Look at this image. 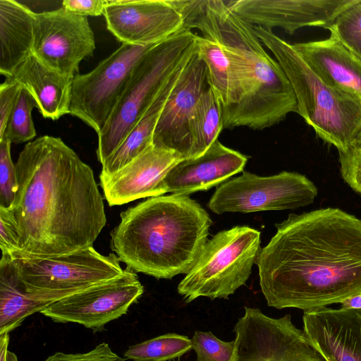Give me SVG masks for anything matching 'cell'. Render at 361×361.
<instances>
[{"label":"cell","instance_id":"1","mask_svg":"<svg viewBox=\"0 0 361 361\" xmlns=\"http://www.w3.org/2000/svg\"><path fill=\"white\" fill-rule=\"evenodd\" d=\"M275 226L256 261L268 306L307 311L361 293V219L327 207Z\"/></svg>","mask_w":361,"mask_h":361},{"label":"cell","instance_id":"2","mask_svg":"<svg viewBox=\"0 0 361 361\" xmlns=\"http://www.w3.org/2000/svg\"><path fill=\"white\" fill-rule=\"evenodd\" d=\"M11 210L21 238L16 257L60 256L92 246L106 224L92 169L60 137L27 143L16 164Z\"/></svg>","mask_w":361,"mask_h":361},{"label":"cell","instance_id":"3","mask_svg":"<svg viewBox=\"0 0 361 361\" xmlns=\"http://www.w3.org/2000/svg\"><path fill=\"white\" fill-rule=\"evenodd\" d=\"M183 27L199 30L223 48L231 71V101L222 115L223 130L245 126L264 130L298 113L291 85L265 50L254 26L225 0H173Z\"/></svg>","mask_w":361,"mask_h":361},{"label":"cell","instance_id":"4","mask_svg":"<svg viewBox=\"0 0 361 361\" xmlns=\"http://www.w3.org/2000/svg\"><path fill=\"white\" fill-rule=\"evenodd\" d=\"M111 248L135 273L170 279L186 274L209 240L212 221L188 195L149 197L120 214Z\"/></svg>","mask_w":361,"mask_h":361},{"label":"cell","instance_id":"5","mask_svg":"<svg viewBox=\"0 0 361 361\" xmlns=\"http://www.w3.org/2000/svg\"><path fill=\"white\" fill-rule=\"evenodd\" d=\"M254 26L274 55L295 94L298 113L338 154L361 152V98L320 78L293 47L272 30Z\"/></svg>","mask_w":361,"mask_h":361},{"label":"cell","instance_id":"6","mask_svg":"<svg viewBox=\"0 0 361 361\" xmlns=\"http://www.w3.org/2000/svg\"><path fill=\"white\" fill-rule=\"evenodd\" d=\"M197 36L183 27L152 46L138 60L112 115L98 134L97 156L102 165L128 136L169 77L195 53Z\"/></svg>","mask_w":361,"mask_h":361},{"label":"cell","instance_id":"7","mask_svg":"<svg viewBox=\"0 0 361 361\" xmlns=\"http://www.w3.org/2000/svg\"><path fill=\"white\" fill-rule=\"evenodd\" d=\"M260 232L247 226L221 231L204 245L178 286L189 303L200 297L228 299L249 279L261 250Z\"/></svg>","mask_w":361,"mask_h":361},{"label":"cell","instance_id":"8","mask_svg":"<svg viewBox=\"0 0 361 361\" xmlns=\"http://www.w3.org/2000/svg\"><path fill=\"white\" fill-rule=\"evenodd\" d=\"M25 290L59 300L124 272L114 253L92 247L60 256L12 259Z\"/></svg>","mask_w":361,"mask_h":361},{"label":"cell","instance_id":"9","mask_svg":"<svg viewBox=\"0 0 361 361\" xmlns=\"http://www.w3.org/2000/svg\"><path fill=\"white\" fill-rule=\"evenodd\" d=\"M317 194L313 182L298 173L259 176L243 171L218 186L207 207L217 214L293 209L312 204Z\"/></svg>","mask_w":361,"mask_h":361},{"label":"cell","instance_id":"10","mask_svg":"<svg viewBox=\"0 0 361 361\" xmlns=\"http://www.w3.org/2000/svg\"><path fill=\"white\" fill-rule=\"evenodd\" d=\"M152 46L122 44L90 72L75 75L69 114L98 135L112 115L135 65Z\"/></svg>","mask_w":361,"mask_h":361},{"label":"cell","instance_id":"11","mask_svg":"<svg viewBox=\"0 0 361 361\" xmlns=\"http://www.w3.org/2000/svg\"><path fill=\"white\" fill-rule=\"evenodd\" d=\"M233 331L232 361H302L320 355L290 314L274 318L259 308L246 307Z\"/></svg>","mask_w":361,"mask_h":361},{"label":"cell","instance_id":"12","mask_svg":"<svg viewBox=\"0 0 361 361\" xmlns=\"http://www.w3.org/2000/svg\"><path fill=\"white\" fill-rule=\"evenodd\" d=\"M143 292L136 273L126 267L121 276L57 300L40 313L56 322L77 323L101 331L125 314Z\"/></svg>","mask_w":361,"mask_h":361},{"label":"cell","instance_id":"13","mask_svg":"<svg viewBox=\"0 0 361 361\" xmlns=\"http://www.w3.org/2000/svg\"><path fill=\"white\" fill-rule=\"evenodd\" d=\"M94 32L87 16L63 7L36 13L32 52L55 71L73 78L82 60L92 56Z\"/></svg>","mask_w":361,"mask_h":361},{"label":"cell","instance_id":"14","mask_svg":"<svg viewBox=\"0 0 361 361\" xmlns=\"http://www.w3.org/2000/svg\"><path fill=\"white\" fill-rule=\"evenodd\" d=\"M107 29L123 44H156L183 28V18L173 0L107 1Z\"/></svg>","mask_w":361,"mask_h":361},{"label":"cell","instance_id":"15","mask_svg":"<svg viewBox=\"0 0 361 361\" xmlns=\"http://www.w3.org/2000/svg\"><path fill=\"white\" fill-rule=\"evenodd\" d=\"M360 0H228L229 7L243 20L272 30L280 27L290 35L300 28L327 29L345 10Z\"/></svg>","mask_w":361,"mask_h":361},{"label":"cell","instance_id":"16","mask_svg":"<svg viewBox=\"0 0 361 361\" xmlns=\"http://www.w3.org/2000/svg\"><path fill=\"white\" fill-rule=\"evenodd\" d=\"M209 87L206 66L195 50L161 111L153 134L154 145L173 150L186 159L191 118Z\"/></svg>","mask_w":361,"mask_h":361},{"label":"cell","instance_id":"17","mask_svg":"<svg viewBox=\"0 0 361 361\" xmlns=\"http://www.w3.org/2000/svg\"><path fill=\"white\" fill-rule=\"evenodd\" d=\"M178 152L153 144L118 171L100 175L99 180L109 206L163 195L162 182L169 170L183 160Z\"/></svg>","mask_w":361,"mask_h":361},{"label":"cell","instance_id":"18","mask_svg":"<svg viewBox=\"0 0 361 361\" xmlns=\"http://www.w3.org/2000/svg\"><path fill=\"white\" fill-rule=\"evenodd\" d=\"M303 332L325 361H361V309L304 311Z\"/></svg>","mask_w":361,"mask_h":361},{"label":"cell","instance_id":"19","mask_svg":"<svg viewBox=\"0 0 361 361\" xmlns=\"http://www.w3.org/2000/svg\"><path fill=\"white\" fill-rule=\"evenodd\" d=\"M247 157L216 140L200 157L183 159L172 167L162 182L164 195H187L208 190L243 171Z\"/></svg>","mask_w":361,"mask_h":361},{"label":"cell","instance_id":"20","mask_svg":"<svg viewBox=\"0 0 361 361\" xmlns=\"http://www.w3.org/2000/svg\"><path fill=\"white\" fill-rule=\"evenodd\" d=\"M73 78L50 68L32 54L6 78L30 93L43 117L56 121L70 114Z\"/></svg>","mask_w":361,"mask_h":361},{"label":"cell","instance_id":"21","mask_svg":"<svg viewBox=\"0 0 361 361\" xmlns=\"http://www.w3.org/2000/svg\"><path fill=\"white\" fill-rule=\"evenodd\" d=\"M292 44L324 81L361 98V59L336 37Z\"/></svg>","mask_w":361,"mask_h":361},{"label":"cell","instance_id":"22","mask_svg":"<svg viewBox=\"0 0 361 361\" xmlns=\"http://www.w3.org/2000/svg\"><path fill=\"white\" fill-rule=\"evenodd\" d=\"M34 11L14 0H0V73L10 77L33 54Z\"/></svg>","mask_w":361,"mask_h":361},{"label":"cell","instance_id":"23","mask_svg":"<svg viewBox=\"0 0 361 361\" xmlns=\"http://www.w3.org/2000/svg\"><path fill=\"white\" fill-rule=\"evenodd\" d=\"M191 58L166 80L128 136L102 165L100 175H109L118 171L152 145L153 134L164 105Z\"/></svg>","mask_w":361,"mask_h":361},{"label":"cell","instance_id":"24","mask_svg":"<svg viewBox=\"0 0 361 361\" xmlns=\"http://www.w3.org/2000/svg\"><path fill=\"white\" fill-rule=\"evenodd\" d=\"M57 301L52 297L27 293L10 256L0 260V336L18 327L31 314Z\"/></svg>","mask_w":361,"mask_h":361},{"label":"cell","instance_id":"25","mask_svg":"<svg viewBox=\"0 0 361 361\" xmlns=\"http://www.w3.org/2000/svg\"><path fill=\"white\" fill-rule=\"evenodd\" d=\"M223 130L220 104L209 87L200 96L190 123V143L185 159L202 155Z\"/></svg>","mask_w":361,"mask_h":361},{"label":"cell","instance_id":"26","mask_svg":"<svg viewBox=\"0 0 361 361\" xmlns=\"http://www.w3.org/2000/svg\"><path fill=\"white\" fill-rule=\"evenodd\" d=\"M195 49L197 56L206 66L209 86L220 104L223 115L231 101V71L228 58L217 42L202 35L197 36Z\"/></svg>","mask_w":361,"mask_h":361},{"label":"cell","instance_id":"27","mask_svg":"<svg viewBox=\"0 0 361 361\" xmlns=\"http://www.w3.org/2000/svg\"><path fill=\"white\" fill-rule=\"evenodd\" d=\"M191 349V341L188 336L168 333L130 346L124 356L133 361H168Z\"/></svg>","mask_w":361,"mask_h":361},{"label":"cell","instance_id":"28","mask_svg":"<svg viewBox=\"0 0 361 361\" xmlns=\"http://www.w3.org/2000/svg\"><path fill=\"white\" fill-rule=\"evenodd\" d=\"M35 106L36 107V104L32 96L21 87L0 140H7L11 143H22L32 140L36 136L31 115Z\"/></svg>","mask_w":361,"mask_h":361},{"label":"cell","instance_id":"29","mask_svg":"<svg viewBox=\"0 0 361 361\" xmlns=\"http://www.w3.org/2000/svg\"><path fill=\"white\" fill-rule=\"evenodd\" d=\"M327 30L361 59V0L343 11Z\"/></svg>","mask_w":361,"mask_h":361},{"label":"cell","instance_id":"30","mask_svg":"<svg viewBox=\"0 0 361 361\" xmlns=\"http://www.w3.org/2000/svg\"><path fill=\"white\" fill-rule=\"evenodd\" d=\"M192 349L197 355L196 361H232L235 341H224L211 331H195Z\"/></svg>","mask_w":361,"mask_h":361},{"label":"cell","instance_id":"31","mask_svg":"<svg viewBox=\"0 0 361 361\" xmlns=\"http://www.w3.org/2000/svg\"><path fill=\"white\" fill-rule=\"evenodd\" d=\"M11 142L0 140V207L10 209L18 189L16 164L11 155Z\"/></svg>","mask_w":361,"mask_h":361},{"label":"cell","instance_id":"32","mask_svg":"<svg viewBox=\"0 0 361 361\" xmlns=\"http://www.w3.org/2000/svg\"><path fill=\"white\" fill-rule=\"evenodd\" d=\"M0 247L1 256L20 253L21 238L18 226L10 209L0 207Z\"/></svg>","mask_w":361,"mask_h":361},{"label":"cell","instance_id":"33","mask_svg":"<svg viewBox=\"0 0 361 361\" xmlns=\"http://www.w3.org/2000/svg\"><path fill=\"white\" fill-rule=\"evenodd\" d=\"M44 361H125L115 353L108 343H102L87 353H55Z\"/></svg>","mask_w":361,"mask_h":361},{"label":"cell","instance_id":"34","mask_svg":"<svg viewBox=\"0 0 361 361\" xmlns=\"http://www.w3.org/2000/svg\"><path fill=\"white\" fill-rule=\"evenodd\" d=\"M338 154L343 179L361 195V152Z\"/></svg>","mask_w":361,"mask_h":361},{"label":"cell","instance_id":"35","mask_svg":"<svg viewBox=\"0 0 361 361\" xmlns=\"http://www.w3.org/2000/svg\"><path fill=\"white\" fill-rule=\"evenodd\" d=\"M20 87L16 82L7 78L0 85V137L4 134Z\"/></svg>","mask_w":361,"mask_h":361},{"label":"cell","instance_id":"36","mask_svg":"<svg viewBox=\"0 0 361 361\" xmlns=\"http://www.w3.org/2000/svg\"><path fill=\"white\" fill-rule=\"evenodd\" d=\"M107 0H64L62 7L68 11L83 16H104Z\"/></svg>","mask_w":361,"mask_h":361},{"label":"cell","instance_id":"37","mask_svg":"<svg viewBox=\"0 0 361 361\" xmlns=\"http://www.w3.org/2000/svg\"><path fill=\"white\" fill-rule=\"evenodd\" d=\"M343 309H361V293L353 295L341 302Z\"/></svg>","mask_w":361,"mask_h":361},{"label":"cell","instance_id":"38","mask_svg":"<svg viewBox=\"0 0 361 361\" xmlns=\"http://www.w3.org/2000/svg\"><path fill=\"white\" fill-rule=\"evenodd\" d=\"M8 343V334L0 336V361H6Z\"/></svg>","mask_w":361,"mask_h":361},{"label":"cell","instance_id":"39","mask_svg":"<svg viewBox=\"0 0 361 361\" xmlns=\"http://www.w3.org/2000/svg\"><path fill=\"white\" fill-rule=\"evenodd\" d=\"M6 361H18L17 356L12 352L8 351Z\"/></svg>","mask_w":361,"mask_h":361},{"label":"cell","instance_id":"40","mask_svg":"<svg viewBox=\"0 0 361 361\" xmlns=\"http://www.w3.org/2000/svg\"><path fill=\"white\" fill-rule=\"evenodd\" d=\"M302 361H325V360L321 355H319L316 357H312Z\"/></svg>","mask_w":361,"mask_h":361}]
</instances>
